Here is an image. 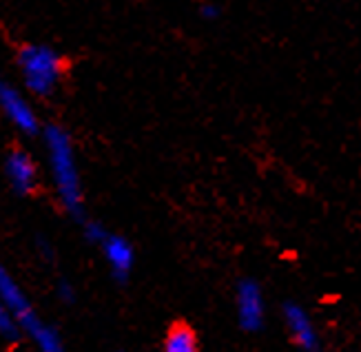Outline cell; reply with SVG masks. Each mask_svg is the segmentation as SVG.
I'll return each mask as SVG.
<instances>
[{
    "label": "cell",
    "mask_w": 361,
    "mask_h": 352,
    "mask_svg": "<svg viewBox=\"0 0 361 352\" xmlns=\"http://www.w3.org/2000/svg\"><path fill=\"white\" fill-rule=\"evenodd\" d=\"M0 109L7 116V120L25 135H34L40 131V120L36 116L34 107L25 100V95L16 89L5 78H0Z\"/></svg>",
    "instance_id": "4"
},
{
    "label": "cell",
    "mask_w": 361,
    "mask_h": 352,
    "mask_svg": "<svg viewBox=\"0 0 361 352\" xmlns=\"http://www.w3.org/2000/svg\"><path fill=\"white\" fill-rule=\"evenodd\" d=\"M36 246H38V250H40V255H42L44 260H49V262L54 260V248L49 246V242H44L42 237H38L36 239Z\"/></svg>",
    "instance_id": "13"
},
{
    "label": "cell",
    "mask_w": 361,
    "mask_h": 352,
    "mask_svg": "<svg viewBox=\"0 0 361 352\" xmlns=\"http://www.w3.org/2000/svg\"><path fill=\"white\" fill-rule=\"evenodd\" d=\"M20 326L16 324V319L11 317V312L7 310V306L0 299V337L7 339V341H18L20 339Z\"/></svg>",
    "instance_id": "10"
},
{
    "label": "cell",
    "mask_w": 361,
    "mask_h": 352,
    "mask_svg": "<svg viewBox=\"0 0 361 352\" xmlns=\"http://www.w3.org/2000/svg\"><path fill=\"white\" fill-rule=\"evenodd\" d=\"M104 262L111 268V275L118 284H124L131 277V270L135 264V248L127 237L109 233L106 239L100 244Z\"/></svg>",
    "instance_id": "7"
},
{
    "label": "cell",
    "mask_w": 361,
    "mask_h": 352,
    "mask_svg": "<svg viewBox=\"0 0 361 352\" xmlns=\"http://www.w3.org/2000/svg\"><path fill=\"white\" fill-rule=\"evenodd\" d=\"M42 140L60 206L69 217L85 221V190L75 162L71 135L58 124H47V129L42 131Z\"/></svg>",
    "instance_id": "1"
},
{
    "label": "cell",
    "mask_w": 361,
    "mask_h": 352,
    "mask_svg": "<svg viewBox=\"0 0 361 352\" xmlns=\"http://www.w3.org/2000/svg\"><path fill=\"white\" fill-rule=\"evenodd\" d=\"M18 69L29 93L47 98L56 91L62 78V56L49 44L31 42L18 51Z\"/></svg>",
    "instance_id": "3"
},
{
    "label": "cell",
    "mask_w": 361,
    "mask_h": 352,
    "mask_svg": "<svg viewBox=\"0 0 361 352\" xmlns=\"http://www.w3.org/2000/svg\"><path fill=\"white\" fill-rule=\"evenodd\" d=\"M56 295L62 303H67V306H71V303H75L78 295H75V288L69 279H60L58 281V288H56Z\"/></svg>",
    "instance_id": "12"
},
{
    "label": "cell",
    "mask_w": 361,
    "mask_h": 352,
    "mask_svg": "<svg viewBox=\"0 0 361 352\" xmlns=\"http://www.w3.org/2000/svg\"><path fill=\"white\" fill-rule=\"evenodd\" d=\"M5 175L16 195L25 198L29 193H34L38 173H36V162L31 159L27 151L23 149L9 151V155L5 157Z\"/></svg>",
    "instance_id": "6"
},
{
    "label": "cell",
    "mask_w": 361,
    "mask_h": 352,
    "mask_svg": "<svg viewBox=\"0 0 361 352\" xmlns=\"http://www.w3.org/2000/svg\"><path fill=\"white\" fill-rule=\"evenodd\" d=\"M82 235H85L87 242H91V244H98V246H100V244L104 242V239H106L109 231L104 229V224H100L98 219H85Z\"/></svg>",
    "instance_id": "11"
},
{
    "label": "cell",
    "mask_w": 361,
    "mask_h": 352,
    "mask_svg": "<svg viewBox=\"0 0 361 352\" xmlns=\"http://www.w3.org/2000/svg\"><path fill=\"white\" fill-rule=\"evenodd\" d=\"M200 13H202V18H207V20L219 18V9H217L215 5H204V7L200 9Z\"/></svg>",
    "instance_id": "14"
},
{
    "label": "cell",
    "mask_w": 361,
    "mask_h": 352,
    "mask_svg": "<svg viewBox=\"0 0 361 352\" xmlns=\"http://www.w3.org/2000/svg\"><path fill=\"white\" fill-rule=\"evenodd\" d=\"M235 308H238L240 328L246 332H259L266 319V303L262 286L255 279H242L235 293Z\"/></svg>",
    "instance_id": "5"
},
{
    "label": "cell",
    "mask_w": 361,
    "mask_h": 352,
    "mask_svg": "<svg viewBox=\"0 0 361 352\" xmlns=\"http://www.w3.org/2000/svg\"><path fill=\"white\" fill-rule=\"evenodd\" d=\"M284 324L295 346H300L302 350H319V334L315 330V324L300 303H286Z\"/></svg>",
    "instance_id": "8"
},
{
    "label": "cell",
    "mask_w": 361,
    "mask_h": 352,
    "mask_svg": "<svg viewBox=\"0 0 361 352\" xmlns=\"http://www.w3.org/2000/svg\"><path fill=\"white\" fill-rule=\"evenodd\" d=\"M0 299H3V303L16 319V324L20 326V330L29 334V339L36 344V348H40L42 352L65 350L60 332L51 324H44L38 317V312L31 306V301L27 299L20 284L11 277V273L3 264H0Z\"/></svg>",
    "instance_id": "2"
},
{
    "label": "cell",
    "mask_w": 361,
    "mask_h": 352,
    "mask_svg": "<svg viewBox=\"0 0 361 352\" xmlns=\"http://www.w3.org/2000/svg\"><path fill=\"white\" fill-rule=\"evenodd\" d=\"M166 352H195L197 350V334L191 326L176 324L171 326L164 337Z\"/></svg>",
    "instance_id": "9"
}]
</instances>
